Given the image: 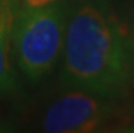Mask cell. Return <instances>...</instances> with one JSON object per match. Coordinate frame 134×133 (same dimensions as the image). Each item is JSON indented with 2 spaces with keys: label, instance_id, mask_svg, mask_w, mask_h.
<instances>
[{
  "label": "cell",
  "instance_id": "cell-1",
  "mask_svg": "<svg viewBox=\"0 0 134 133\" xmlns=\"http://www.w3.org/2000/svg\"><path fill=\"white\" fill-rule=\"evenodd\" d=\"M62 79L68 88L106 98L125 90L131 72V45L110 0H70Z\"/></svg>",
  "mask_w": 134,
  "mask_h": 133
},
{
  "label": "cell",
  "instance_id": "cell-2",
  "mask_svg": "<svg viewBox=\"0 0 134 133\" xmlns=\"http://www.w3.org/2000/svg\"><path fill=\"white\" fill-rule=\"evenodd\" d=\"M68 0L16 12L12 52L19 69L37 82L48 75L64 49Z\"/></svg>",
  "mask_w": 134,
  "mask_h": 133
},
{
  "label": "cell",
  "instance_id": "cell-3",
  "mask_svg": "<svg viewBox=\"0 0 134 133\" xmlns=\"http://www.w3.org/2000/svg\"><path fill=\"white\" fill-rule=\"evenodd\" d=\"M110 120V98L76 90L57 99L45 114L42 129L50 133H87Z\"/></svg>",
  "mask_w": 134,
  "mask_h": 133
},
{
  "label": "cell",
  "instance_id": "cell-4",
  "mask_svg": "<svg viewBox=\"0 0 134 133\" xmlns=\"http://www.w3.org/2000/svg\"><path fill=\"white\" fill-rule=\"evenodd\" d=\"M15 17V0H0V91H10L15 86V73L11 62Z\"/></svg>",
  "mask_w": 134,
  "mask_h": 133
},
{
  "label": "cell",
  "instance_id": "cell-5",
  "mask_svg": "<svg viewBox=\"0 0 134 133\" xmlns=\"http://www.w3.org/2000/svg\"><path fill=\"white\" fill-rule=\"evenodd\" d=\"M58 0H15L16 3V12L23 8H31V7H42L52 3H56Z\"/></svg>",
  "mask_w": 134,
  "mask_h": 133
}]
</instances>
